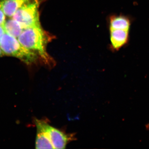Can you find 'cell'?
<instances>
[{
    "instance_id": "6da1fadb",
    "label": "cell",
    "mask_w": 149,
    "mask_h": 149,
    "mask_svg": "<svg viewBox=\"0 0 149 149\" xmlns=\"http://www.w3.org/2000/svg\"><path fill=\"white\" fill-rule=\"evenodd\" d=\"M37 136L36 149H65L74 139L72 134H67L50 125L42 120H35Z\"/></svg>"
},
{
    "instance_id": "7a4b0ae2",
    "label": "cell",
    "mask_w": 149,
    "mask_h": 149,
    "mask_svg": "<svg viewBox=\"0 0 149 149\" xmlns=\"http://www.w3.org/2000/svg\"><path fill=\"white\" fill-rule=\"evenodd\" d=\"M51 37L39 24L25 28L17 40L25 48L35 52L45 62L49 63L52 60L47 53V46Z\"/></svg>"
},
{
    "instance_id": "3957f363",
    "label": "cell",
    "mask_w": 149,
    "mask_h": 149,
    "mask_svg": "<svg viewBox=\"0 0 149 149\" xmlns=\"http://www.w3.org/2000/svg\"><path fill=\"white\" fill-rule=\"evenodd\" d=\"M0 48L4 55L14 57L27 65L35 63L39 56L25 48L17 39L5 33L0 41Z\"/></svg>"
},
{
    "instance_id": "277c9868",
    "label": "cell",
    "mask_w": 149,
    "mask_h": 149,
    "mask_svg": "<svg viewBox=\"0 0 149 149\" xmlns=\"http://www.w3.org/2000/svg\"><path fill=\"white\" fill-rule=\"evenodd\" d=\"M39 5L40 3L37 0H32L19 8L12 17L24 29L40 24Z\"/></svg>"
},
{
    "instance_id": "5b68a950",
    "label": "cell",
    "mask_w": 149,
    "mask_h": 149,
    "mask_svg": "<svg viewBox=\"0 0 149 149\" xmlns=\"http://www.w3.org/2000/svg\"><path fill=\"white\" fill-rule=\"evenodd\" d=\"M111 44L112 49L118 51L129 42L130 28H109Z\"/></svg>"
},
{
    "instance_id": "8992f818",
    "label": "cell",
    "mask_w": 149,
    "mask_h": 149,
    "mask_svg": "<svg viewBox=\"0 0 149 149\" xmlns=\"http://www.w3.org/2000/svg\"><path fill=\"white\" fill-rule=\"evenodd\" d=\"M32 0H1L3 10L6 16L12 17L19 8Z\"/></svg>"
},
{
    "instance_id": "52a82bcc",
    "label": "cell",
    "mask_w": 149,
    "mask_h": 149,
    "mask_svg": "<svg viewBox=\"0 0 149 149\" xmlns=\"http://www.w3.org/2000/svg\"><path fill=\"white\" fill-rule=\"evenodd\" d=\"M3 26L6 33L16 38H18L24 29L18 21L13 17L6 20Z\"/></svg>"
},
{
    "instance_id": "ba28073f",
    "label": "cell",
    "mask_w": 149,
    "mask_h": 149,
    "mask_svg": "<svg viewBox=\"0 0 149 149\" xmlns=\"http://www.w3.org/2000/svg\"><path fill=\"white\" fill-rule=\"evenodd\" d=\"M6 15L3 10L1 5L0 3V24H3L6 21Z\"/></svg>"
},
{
    "instance_id": "9c48e42d",
    "label": "cell",
    "mask_w": 149,
    "mask_h": 149,
    "mask_svg": "<svg viewBox=\"0 0 149 149\" xmlns=\"http://www.w3.org/2000/svg\"><path fill=\"white\" fill-rule=\"evenodd\" d=\"M6 33L5 30L4 28L3 24H0V41L3 35Z\"/></svg>"
},
{
    "instance_id": "30bf717a",
    "label": "cell",
    "mask_w": 149,
    "mask_h": 149,
    "mask_svg": "<svg viewBox=\"0 0 149 149\" xmlns=\"http://www.w3.org/2000/svg\"><path fill=\"white\" fill-rule=\"evenodd\" d=\"M3 56H5L4 54L3 53L1 49V48H0V57Z\"/></svg>"
},
{
    "instance_id": "8fae6325",
    "label": "cell",
    "mask_w": 149,
    "mask_h": 149,
    "mask_svg": "<svg viewBox=\"0 0 149 149\" xmlns=\"http://www.w3.org/2000/svg\"><path fill=\"white\" fill-rule=\"evenodd\" d=\"M146 128L147 129H148L149 130V123L148 124H147L146 125Z\"/></svg>"
}]
</instances>
